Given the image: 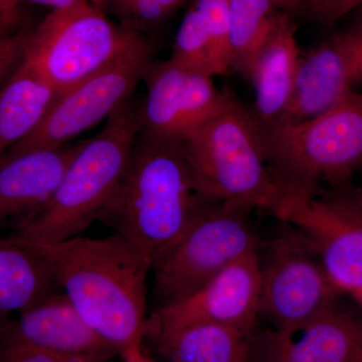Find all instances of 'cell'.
<instances>
[{"mask_svg":"<svg viewBox=\"0 0 362 362\" xmlns=\"http://www.w3.org/2000/svg\"><path fill=\"white\" fill-rule=\"evenodd\" d=\"M30 244L42 252L62 292L86 322L119 356L124 358L144 349L152 266L133 245L117 235Z\"/></svg>","mask_w":362,"mask_h":362,"instance_id":"1","label":"cell"},{"mask_svg":"<svg viewBox=\"0 0 362 362\" xmlns=\"http://www.w3.org/2000/svg\"><path fill=\"white\" fill-rule=\"evenodd\" d=\"M209 202L180 143L139 134L122 180L98 220L133 245L153 268Z\"/></svg>","mask_w":362,"mask_h":362,"instance_id":"2","label":"cell"},{"mask_svg":"<svg viewBox=\"0 0 362 362\" xmlns=\"http://www.w3.org/2000/svg\"><path fill=\"white\" fill-rule=\"evenodd\" d=\"M138 105L130 100L86 139L49 202L16 228L14 237L57 244L78 237L98 220L118 187L139 135Z\"/></svg>","mask_w":362,"mask_h":362,"instance_id":"3","label":"cell"},{"mask_svg":"<svg viewBox=\"0 0 362 362\" xmlns=\"http://www.w3.org/2000/svg\"><path fill=\"white\" fill-rule=\"evenodd\" d=\"M266 161L283 194H314L362 166V95L295 124L259 122Z\"/></svg>","mask_w":362,"mask_h":362,"instance_id":"4","label":"cell"},{"mask_svg":"<svg viewBox=\"0 0 362 362\" xmlns=\"http://www.w3.org/2000/svg\"><path fill=\"white\" fill-rule=\"evenodd\" d=\"M202 194L273 213L281 189L267 164L257 117L237 101L180 142Z\"/></svg>","mask_w":362,"mask_h":362,"instance_id":"5","label":"cell"},{"mask_svg":"<svg viewBox=\"0 0 362 362\" xmlns=\"http://www.w3.org/2000/svg\"><path fill=\"white\" fill-rule=\"evenodd\" d=\"M254 206L211 202L153 266L156 307L194 294L228 266L259 249L251 223Z\"/></svg>","mask_w":362,"mask_h":362,"instance_id":"6","label":"cell"},{"mask_svg":"<svg viewBox=\"0 0 362 362\" xmlns=\"http://www.w3.org/2000/svg\"><path fill=\"white\" fill-rule=\"evenodd\" d=\"M143 37L85 1L52 11L30 30L25 58L59 95L110 65Z\"/></svg>","mask_w":362,"mask_h":362,"instance_id":"7","label":"cell"},{"mask_svg":"<svg viewBox=\"0 0 362 362\" xmlns=\"http://www.w3.org/2000/svg\"><path fill=\"white\" fill-rule=\"evenodd\" d=\"M273 214L306 240L344 296H361V187L349 181L314 194H283Z\"/></svg>","mask_w":362,"mask_h":362,"instance_id":"8","label":"cell"},{"mask_svg":"<svg viewBox=\"0 0 362 362\" xmlns=\"http://www.w3.org/2000/svg\"><path fill=\"white\" fill-rule=\"evenodd\" d=\"M259 242V319L272 329L308 322L344 296L335 287L315 252L291 226Z\"/></svg>","mask_w":362,"mask_h":362,"instance_id":"9","label":"cell"},{"mask_svg":"<svg viewBox=\"0 0 362 362\" xmlns=\"http://www.w3.org/2000/svg\"><path fill=\"white\" fill-rule=\"evenodd\" d=\"M154 47L145 35L110 65L59 94L40 125L1 157L28 150L58 147L109 118L132 99Z\"/></svg>","mask_w":362,"mask_h":362,"instance_id":"10","label":"cell"},{"mask_svg":"<svg viewBox=\"0 0 362 362\" xmlns=\"http://www.w3.org/2000/svg\"><path fill=\"white\" fill-rule=\"evenodd\" d=\"M213 77L168 61H152L143 74L147 94L138 105L139 134L180 143L228 108L235 99L214 85Z\"/></svg>","mask_w":362,"mask_h":362,"instance_id":"11","label":"cell"},{"mask_svg":"<svg viewBox=\"0 0 362 362\" xmlns=\"http://www.w3.org/2000/svg\"><path fill=\"white\" fill-rule=\"evenodd\" d=\"M259 320L258 250L221 271L201 289L181 301L156 308L146 330L209 322L256 334Z\"/></svg>","mask_w":362,"mask_h":362,"instance_id":"12","label":"cell"},{"mask_svg":"<svg viewBox=\"0 0 362 362\" xmlns=\"http://www.w3.org/2000/svg\"><path fill=\"white\" fill-rule=\"evenodd\" d=\"M255 362H362V315L340 300L308 322L256 334Z\"/></svg>","mask_w":362,"mask_h":362,"instance_id":"13","label":"cell"},{"mask_svg":"<svg viewBox=\"0 0 362 362\" xmlns=\"http://www.w3.org/2000/svg\"><path fill=\"white\" fill-rule=\"evenodd\" d=\"M0 344H20L69 358L106 362L118 350L86 322L63 292L45 297L21 313L16 322L0 326Z\"/></svg>","mask_w":362,"mask_h":362,"instance_id":"14","label":"cell"},{"mask_svg":"<svg viewBox=\"0 0 362 362\" xmlns=\"http://www.w3.org/2000/svg\"><path fill=\"white\" fill-rule=\"evenodd\" d=\"M362 81L354 47L344 33L301 56L289 101L276 124H295L330 110ZM270 124V123H269Z\"/></svg>","mask_w":362,"mask_h":362,"instance_id":"15","label":"cell"},{"mask_svg":"<svg viewBox=\"0 0 362 362\" xmlns=\"http://www.w3.org/2000/svg\"><path fill=\"white\" fill-rule=\"evenodd\" d=\"M85 141L0 157V226L16 228L40 211Z\"/></svg>","mask_w":362,"mask_h":362,"instance_id":"16","label":"cell"},{"mask_svg":"<svg viewBox=\"0 0 362 362\" xmlns=\"http://www.w3.org/2000/svg\"><path fill=\"white\" fill-rule=\"evenodd\" d=\"M256 334L221 324L194 322L146 330L144 340L153 343L163 362H255Z\"/></svg>","mask_w":362,"mask_h":362,"instance_id":"17","label":"cell"},{"mask_svg":"<svg viewBox=\"0 0 362 362\" xmlns=\"http://www.w3.org/2000/svg\"><path fill=\"white\" fill-rule=\"evenodd\" d=\"M301 54L289 14L279 13L271 35L255 59L249 80L254 85L259 122H275L291 95Z\"/></svg>","mask_w":362,"mask_h":362,"instance_id":"18","label":"cell"},{"mask_svg":"<svg viewBox=\"0 0 362 362\" xmlns=\"http://www.w3.org/2000/svg\"><path fill=\"white\" fill-rule=\"evenodd\" d=\"M59 291L51 266L37 247L13 235L0 239V323Z\"/></svg>","mask_w":362,"mask_h":362,"instance_id":"19","label":"cell"},{"mask_svg":"<svg viewBox=\"0 0 362 362\" xmlns=\"http://www.w3.org/2000/svg\"><path fill=\"white\" fill-rule=\"evenodd\" d=\"M59 93L23 58L0 88V157L33 132Z\"/></svg>","mask_w":362,"mask_h":362,"instance_id":"20","label":"cell"},{"mask_svg":"<svg viewBox=\"0 0 362 362\" xmlns=\"http://www.w3.org/2000/svg\"><path fill=\"white\" fill-rule=\"evenodd\" d=\"M232 70L249 80L257 54L277 21L273 0H228Z\"/></svg>","mask_w":362,"mask_h":362,"instance_id":"21","label":"cell"},{"mask_svg":"<svg viewBox=\"0 0 362 362\" xmlns=\"http://www.w3.org/2000/svg\"><path fill=\"white\" fill-rule=\"evenodd\" d=\"M169 59L181 68L216 77L213 51L206 26L192 4L181 21Z\"/></svg>","mask_w":362,"mask_h":362,"instance_id":"22","label":"cell"},{"mask_svg":"<svg viewBox=\"0 0 362 362\" xmlns=\"http://www.w3.org/2000/svg\"><path fill=\"white\" fill-rule=\"evenodd\" d=\"M187 0H110L107 13L132 32L146 33L160 28L185 6Z\"/></svg>","mask_w":362,"mask_h":362,"instance_id":"23","label":"cell"},{"mask_svg":"<svg viewBox=\"0 0 362 362\" xmlns=\"http://www.w3.org/2000/svg\"><path fill=\"white\" fill-rule=\"evenodd\" d=\"M201 14L213 51L214 75L225 76L232 70L228 0H194Z\"/></svg>","mask_w":362,"mask_h":362,"instance_id":"24","label":"cell"},{"mask_svg":"<svg viewBox=\"0 0 362 362\" xmlns=\"http://www.w3.org/2000/svg\"><path fill=\"white\" fill-rule=\"evenodd\" d=\"M30 30L21 28L0 37V88L25 58Z\"/></svg>","mask_w":362,"mask_h":362,"instance_id":"25","label":"cell"},{"mask_svg":"<svg viewBox=\"0 0 362 362\" xmlns=\"http://www.w3.org/2000/svg\"><path fill=\"white\" fill-rule=\"evenodd\" d=\"M309 16L321 25H332L343 16L362 7V0H303Z\"/></svg>","mask_w":362,"mask_h":362,"instance_id":"26","label":"cell"},{"mask_svg":"<svg viewBox=\"0 0 362 362\" xmlns=\"http://www.w3.org/2000/svg\"><path fill=\"white\" fill-rule=\"evenodd\" d=\"M0 362H100L69 358L20 344H0ZM109 362V361H106Z\"/></svg>","mask_w":362,"mask_h":362,"instance_id":"27","label":"cell"},{"mask_svg":"<svg viewBox=\"0 0 362 362\" xmlns=\"http://www.w3.org/2000/svg\"><path fill=\"white\" fill-rule=\"evenodd\" d=\"M343 33L346 35L350 44L354 47V52H356L362 78V18H359L351 28H349Z\"/></svg>","mask_w":362,"mask_h":362,"instance_id":"28","label":"cell"},{"mask_svg":"<svg viewBox=\"0 0 362 362\" xmlns=\"http://www.w3.org/2000/svg\"><path fill=\"white\" fill-rule=\"evenodd\" d=\"M33 4L39 6L51 7L52 11L54 9H64L68 7L77 6L82 2L89 1V0H26Z\"/></svg>","mask_w":362,"mask_h":362,"instance_id":"29","label":"cell"},{"mask_svg":"<svg viewBox=\"0 0 362 362\" xmlns=\"http://www.w3.org/2000/svg\"><path fill=\"white\" fill-rule=\"evenodd\" d=\"M21 0H0V16L6 20L18 21V6Z\"/></svg>","mask_w":362,"mask_h":362,"instance_id":"30","label":"cell"},{"mask_svg":"<svg viewBox=\"0 0 362 362\" xmlns=\"http://www.w3.org/2000/svg\"><path fill=\"white\" fill-rule=\"evenodd\" d=\"M277 9L287 14L295 13L298 9L303 7V0H273Z\"/></svg>","mask_w":362,"mask_h":362,"instance_id":"31","label":"cell"},{"mask_svg":"<svg viewBox=\"0 0 362 362\" xmlns=\"http://www.w3.org/2000/svg\"><path fill=\"white\" fill-rule=\"evenodd\" d=\"M124 362H160L154 359L153 357L146 354L144 349L137 354H131L129 356L124 357Z\"/></svg>","mask_w":362,"mask_h":362,"instance_id":"32","label":"cell"},{"mask_svg":"<svg viewBox=\"0 0 362 362\" xmlns=\"http://www.w3.org/2000/svg\"><path fill=\"white\" fill-rule=\"evenodd\" d=\"M16 23L18 21H11L0 16V37H4L7 33L13 32L16 30Z\"/></svg>","mask_w":362,"mask_h":362,"instance_id":"33","label":"cell"},{"mask_svg":"<svg viewBox=\"0 0 362 362\" xmlns=\"http://www.w3.org/2000/svg\"><path fill=\"white\" fill-rule=\"evenodd\" d=\"M93 6H96L100 11H104L106 13L107 6H108L110 0H89Z\"/></svg>","mask_w":362,"mask_h":362,"instance_id":"34","label":"cell"},{"mask_svg":"<svg viewBox=\"0 0 362 362\" xmlns=\"http://www.w3.org/2000/svg\"><path fill=\"white\" fill-rule=\"evenodd\" d=\"M354 301H356L357 304L361 305L362 307V295L361 296L356 298V299H354Z\"/></svg>","mask_w":362,"mask_h":362,"instance_id":"35","label":"cell"},{"mask_svg":"<svg viewBox=\"0 0 362 362\" xmlns=\"http://www.w3.org/2000/svg\"><path fill=\"white\" fill-rule=\"evenodd\" d=\"M359 171H361V175H362V166H361V170H359ZM361 189H362V187H361Z\"/></svg>","mask_w":362,"mask_h":362,"instance_id":"36","label":"cell"}]
</instances>
